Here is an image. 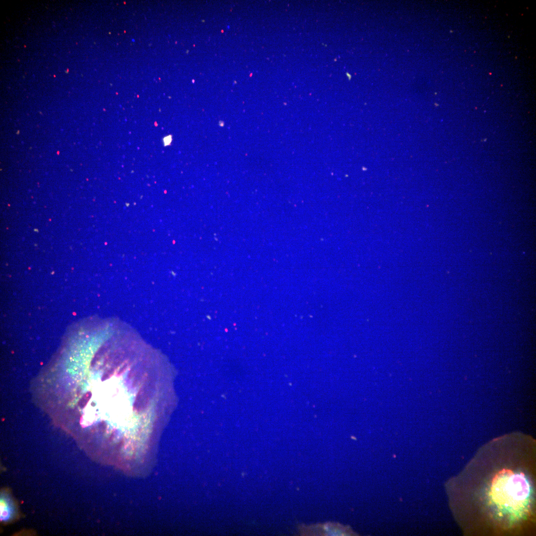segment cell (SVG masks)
<instances>
[{"mask_svg":"<svg viewBox=\"0 0 536 536\" xmlns=\"http://www.w3.org/2000/svg\"><path fill=\"white\" fill-rule=\"evenodd\" d=\"M490 495L498 506L511 510L521 508L530 492V485L523 473L503 469L492 479Z\"/></svg>","mask_w":536,"mask_h":536,"instance_id":"6da1fadb","label":"cell"}]
</instances>
